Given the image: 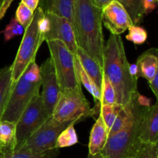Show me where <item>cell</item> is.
<instances>
[{"mask_svg":"<svg viewBox=\"0 0 158 158\" xmlns=\"http://www.w3.org/2000/svg\"><path fill=\"white\" fill-rule=\"evenodd\" d=\"M103 74L108 77L117 94V103L125 106L137 91V80L131 74L124 45L120 35L111 34L104 45Z\"/></svg>","mask_w":158,"mask_h":158,"instance_id":"6da1fadb","label":"cell"},{"mask_svg":"<svg viewBox=\"0 0 158 158\" xmlns=\"http://www.w3.org/2000/svg\"><path fill=\"white\" fill-rule=\"evenodd\" d=\"M73 25L77 46L103 68L105 44L102 9L97 7L91 0H75Z\"/></svg>","mask_w":158,"mask_h":158,"instance_id":"7a4b0ae2","label":"cell"},{"mask_svg":"<svg viewBox=\"0 0 158 158\" xmlns=\"http://www.w3.org/2000/svg\"><path fill=\"white\" fill-rule=\"evenodd\" d=\"M41 76L40 66L33 61L12 86L10 94L0 120L16 123L31 99L40 92Z\"/></svg>","mask_w":158,"mask_h":158,"instance_id":"3957f363","label":"cell"},{"mask_svg":"<svg viewBox=\"0 0 158 158\" xmlns=\"http://www.w3.org/2000/svg\"><path fill=\"white\" fill-rule=\"evenodd\" d=\"M137 93L133 99V120L121 130L108 136L106 145L101 152L105 158H129L138 142L140 119L145 106L139 103Z\"/></svg>","mask_w":158,"mask_h":158,"instance_id":"277c9868","label":"cell"},{"mask_svg":"<svg viewBox=\"0 0 158 158\" xmlns=\"http://www.w3.org/2000/svg\"><path fill=\"white\" fill-rule=\"evenodd\" d=\"M43 15L44 11L40 6H38V8L34 11L33 17L30 24L25 29L15 58L11 65L12 85L29 65L32 62L35 61L37 52L43 42L45 41L43 34L40 31L39 26L40 19Z\"/></svg>","mask_w":158,"mask_h":158,"instance_id":"5b68a950","label":"cell"},{"mask_svg":"<svg viewBox=\"0 0 158 158\" xmlns=\"http://www.w3.org/2000/svg\"><path fill=\"white\" fill-rule=\"evenodd\" d=\"M99 108H91L82 91L81 86L61 91L52 111V116L57 122L79 121L99 114Z\"/></svg>","mask_w":158,"mask_h":158,"instance_id":"8992f818","label":"cell"},{"mask_svg":"<svg viewBox=\"0 0 158 158\" xmlns=\"http://www.w3.org/2000/svg\"><path fill=\"white\" fill-rule=\"evenodd\" d=\"M61 91L81 86L75 67V54L60 40L46 41Z\"/></svg>","mask_w":158,"mask_h":158,"instance_id":"52a82bcc","label":"cell"},{"mask_svg":"<svg viewBox=\"0 0 158 158\" xmlns=\"http://www.w3.org/2000/svg\"><path fill=\"white\" fill-rule=\"evenodd\" d=\"M73 122L77 123V122H57L52 116H50L46 122L27 139H26L15 151L22 150L32 153H42L56 149V143L60 133Z\"/></svg>","mask_w":158,"mask_h":158,"instance_id":"ba28073f","label":"cell"},{"mask_svg":"<svg viewBox=\"0 0 158 158\" xmlns=\"http://www.w3.org/2000/svg\"><path fill=\"white\" fill-rule=\"evenodd\" d=\"M49 116L43 106L40 92L37 93L31 99L16 122V147L15 150L35 133Z\"/></svg>","mask_w":158,"mask_h":158,"instance_id":"9c48e42d","label":"cell"},{"mask_svg":"<svg viewBox=\"0 0 158 158\" xmlns=\"http://www.w3.org/2000/svg\"><path fill=\"white\" fill-rule=\"evenodd\" d=\"M40 68L42 87L40 95L46 112L49 116H52L54 107L60 98L61 90L50 57L46 59Z\"/></svg>","mask_w":158,"mask_h":158,"instance_id":"30bf717a","label":"cell"},{"mask_svg":"<svg viewBox=\"0 0 158 158\" xmlns=\"http://www.w3.org/2000/svg\"><path fill=\"white\" fill-rule=\"evenodd\" d=\"M44 13L49 22V30L44 35L45 41L60 40L66 44L73 54H76L78 46L72 23L64 17L51 12Z\"/></svg>","mask_w":158,"mask_h":158,"instance_id":"8fae6325","label":"cell"},{"mask_svg":"<svg viewBox=\"0 0 158 158\" xmlns=\"http://www.w3.org/2000/svg\"><path fill=\"white\" fill-rule=\"evenodd\" d=\"M102 23L111 34L120 35L133 25L132 20L121 3L110 2L102 9Z\"/></svg>","mask_w":158,"mask_h":158,"instance_id":"7c38bea8","label":"cell"},{"mask_svg":"<svg viewBox=\"0 0 158 158\" xmlns=\"http://www.w3.org/2000/svg\"><path fill=\"white\" fill-rule=\"evenodd\" d=\"M138 140L144 143H158V105L145 106L142 112Z\"/></svg>","mask_w":158,"mask_h":158,"instance_id":"4fadbf2b","label":"cell"},{"mask_svg":"<svg viewBox=\"0 0 158 158\" xmlns=\"http://www.w3.org/2000/svg\"><path fill=\"white\" fill-rule=\"evenodd\" d=\"M137 77H143L150 81L158 73L157 50L152 48L143 53L137 58L136 63Z\"/></svg>","mask_w":158,"mask_h":158,"instance_id":"5bb4252c","label":"cell"},{"mask_svg":"<svg viewBox=\"0 0 158 158\" xmlns=\"http://www.w3.org/2000/svg\"><path fill=\"white\" fill-rule=\"evenodd\" d=\"M108 135L109 132L107 128L101 115L99 113L98 118L96 120L89 135V154L96 155L101 153L106 145Z\"/></svg>","mask_w":158,"mask_h":158,"instance_id":"9a60e30c","label":"cell"},{"mask_svg":"<svg viewBox=\"0 0 158 158\" xmlns=\"http://www.w3.org/2000/svg\"><path fill=\"white\" fill-rule=\"evenodd\" d=\"M75 55L77 57L79 61L81 64L85 71L93 79L97 88L101 91L103 78V68L90 56L88 55L86 51L83 50L82 48L79 47V46L77 48Z\"/></svg>","mask_w":158,"mask_h":158,"instance_id":"2e32d148","label":"cell"},{"mask_svg":"<svg viewBox=\"0 0 158 158\" xmlns=\"http://www.w3.org/2000/svg\"><path fill=\"white\" fill-rule=\"evenodd\" d=\"M74 2L75 0H42L40 7L44 12H51L67 19L73 24Z\"/></svg>","mask_w":158,"mask_h":158,"instance_id":"e0dca14e","label":"cell"},{"mask_svg":"<svg viewBox=\"0 0 158 158\" xmlns=\"http://www.w3.org/2000/svg\"><path fill=\"white\" fill-rule=\"evenodd\" d=\"M16 123L0 120V147L2 152L14 151L16 147Z\"/></svg>","mask_w":158,"mask_h":158,"instance_id":"ac0fdd59","label":"cell"},{"mask_svg":"<svg viewBox=\"0 0 158 158\" xmlns=\"http://www.w3.org/2000/svg\"><path fill=\"white\" fill-rule=\"evenodd\" d=\"M75 67L77 70V76L80 80V84L83 85L86 88V89L91 94V95L94 98L95 101V106L100 108V99H101V91L97 88L95 82L93 81V79L87 74V73L85 71L83 68L82 67L81 64L79 61L78 58L75 55Z\"/></svg>","mask_w":158,"mask_h":158,"instance_id":"d6986e66","label":"cell"},{"mask_svg":"<svg viewBox=\"0 0 158 158\" xmlns=\"http://www.w3.org/2000/svg\"><path fill=\"white\" fill-rule=\"evenodd\" d=\"M12 68L6 66L0 69V119L6 108L12 89Z\"/></svg>","mask_w":158,"mask_h":158,"instance_id":"ffe728a7","label":"cell"},{"mask_svg":"<svg viewBox=\"0 0 158 158\" xmlns=\"http://www.w3.org/2000/svg\"><path fill=\"white\" fill-rule=\"evenodd\" d=\"M60 149H53L42 153H32V152L17 151L2 152L0 153V158H56L60 151Z\"/></svg>","mask_w":158,"mask_h":158,"instance_id":"44dd1931","label":"cell"},{"mask_svg":"<svg viewBox=\"0 0 158 158\" xmlns=\"http://www.w3.org/2000/svg\"><path fill=\"white\" fill-rule=\"evenodd\" d=\"M75 122L71 123L60 133L56 143V148H65L75 145L78 143V136L75 129Z\"/></svg>","mask_w":158,"mask_h":158,"instance_id":"7402d4cb","label":"cell"},{"mask_svg":"<svg viewBox=\"0 0 158 158\" xmlns=\"http://www.w3.org/2000/svg\"><path fill=\"white\" fill-rule=\"evenodd\" d=\"M129 158H158L157 143H136Z\"/></svg>","mask_w":158,"mask_h":158,"instance_id":"603a6c76","label":"cell"},{"mask_svg":"<svg viewBox=\"0 0 158 158\" xmlns=\"http://www.w3.org/2000/svg\"><path fill=\"white\" fill-rule=\"evenodd\" d=\"M123 5L132 20L133 23L137 25L143 20L144 17L140 0H117Z\"/></svg>","mask_w":158,"mask_h":158,"instance_id":"cb8c5ba5","label":"cell"},{"mask_svg":"<svg viewBox=\"0 0 158 158\" xmlns=\"http://www.w3.org/2000/svg\"><path fill=\"white\" fill-rule=\"evenodd\" d=\"M121 105L116 103L114 105H102L100 108V114L101 115L103 120L107 128L108 132L112 127L113 123L117 117V114L122 108Z\"/></svg>","mask_w":158,"mask_h":158,"instance_id":"d4e9b609","label":"cell"},{"mask_svg":"<svg viewBox=\"0 0 158 158\" xmlns=\"http://www.w3.org/2000/svg\"><path fill=\"white\" fill-rule=\"evenodd\" d=\"M117 103V94L110 81L103 74V85L101 89V99L100 105H114Z\"/></svg>","mask_w":158,"mask_h":158,"instance_id":"484cf974","label":"cell"},{"mask_svg":"<svg viewBox=\"0 0 158 158\" xmlns=\"http://www.w3.org/2000/svg\"><path fill=\"white\" fill-rule=\"evenodd\" d=\"M128 30H129V33L126 36V39L134 43V44H143L148 40V32L142 26L133 24L128 28Z\"/></svg>","mask_w":158,"mask_h":158,"instance_id":"4316f807","label":"cell"},{"mask_svg":"<svg viewBox=\"0 0 158 158\" xmlns=\"http://www.w3.org/2000/svg\"><path fill=\"white\" fill-rule=\"evenodd\" d=\"M24 27L14 17L10 20L9 24L6 26L4 30L2 33L4 34V41L8 42L17 36L24 34Z\"/></svg>","mask_w":158,"mask_h":158,"instance_id":"83f0119b","label":"cell"},{"mask_svg":"<svg viewBox=\"0 0 158 158\" xmlns=\"http://www.w3.org/2000/svg\"><path fill=\"white\" fill-rule=\"evenodd\" d=\"M33 11L31 10L29 8L25 6L24 4L20 2L16 11H15V18L26 29L27 26L30 24L32 17H33Z\"/></svg>","mask_w":158,"mask_h":158,"instance_id":"f1b7e54d","label":"cell"},{"mask_svg":"<svg viewBox=\"0 0 158 158\" xmlns=\"http://www.w3.org/2000/svg\"><path fill=\"white\" fill-rule=\"evenodd\" d=\"M157 2L158 0H140L144 16L152 12L156 9Z\"/></svg>","mask_w":158,"mask_h":158,"instance_id":"f546056e","label":"cell"},{"mask_svg":"<svg viewBox=\"0 0 158 158\" xmlns=\"http://www.w3.org/2000/svg\"><path fill=\"white\" fill-rule=\"evenodd\" d=\"M149 83V86L151 88V89L152 90L153 93L154 94L156 98L158 97V73L154 75V77H153V79L150 81H148Z\"/></svg>","mask_w":158,"mask_h":158,"instance_id":"4dcf8cb0","label":"cell"},{"mask_svg":"<svg viewBox=\"0 0 158 158\" xmlns=\"http://www.w3.org/2000/svg\"><path fill=\"white\" fill-rule=\"evenodd\" d=\"M13 1L14 0H2L1 7H0V20L6 15L8 9H9V6H11V4H12Z\"/></svg>","mask_w":158,"mask_h":158,"instance_id":"1f68e13d","label":"cell"},{"mask_svg":"<svg viewBox=\"0 0 158 158\" xmlns=\"http://www.w3.org/2000/svg\"><path fill=\"white\" fill-rule=\"evenodd\" d=\"M40 0H21V2L27 6L32 11H35L38 8Z\"/></svg>","mask_w":158,"mask_h":158,"instance_id":"d6a6232c","label":"cell"},{"mask_svg":"<svg viewBox=\"0 0 158 158\" xmlns=\"http://www.w3.org/2000/svg\"><path fill=\"white\" fill-rule=\"evenodd\" d=\"M112 1L114 0H91V2L100 9H103L105 6H107Z\"/></svg>","mask_w":158,"mask_h":158,"instance_id":"836d02e7","label":"cell"},{"mask_svg":"<svg viewBox=\"0 0 158 158\" xmlns=\"http://www.w3.org/2000/svg\"><path fill=\"white\" fill-rule=\"evenodd\" d=\"M87 158H105V157L103 156V155L101 153H97V154H96V155L89 154L88 155Z\"/></svg>","mask_w":158,"mask_h":158,"instance_id":"e575fe53","label":"cell"},{"mask_svg":"<svg viewBox=\"0 0 158 158\" xmlns=\"http://www.w3.org/2000/svg\"><path fill=\"white\" fill-rule=\"evenodd\" d=\"M2 0H0V7H1V5H2Z\"/></svg>","mask_w":158,"mask_h":158,"instance_id":"d590c367","label":"cell"},{"mask_svg":"<svg viewBox=\"0 0 158 158\" xmlns=\"http://www.w3.org/2000/svg\"><path fill=\"white\" fill-rule=\"evenodd\" d=\"M2 153V149H1V147H0V153Z\"/></svg>","mask_w":158,"mask_h":158,"instance_id":"8d00e7d4","label":"cell"}]
</instances>
